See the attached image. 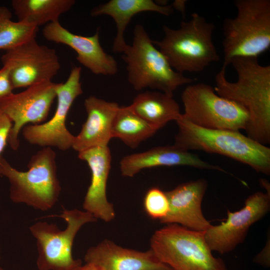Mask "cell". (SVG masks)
Segmentation results:
<instances>
[{"label": "cell", "mask_w": 270, "mask_h": 270, "mask_svg": "<svg viewBox=\"0 0 270 270\" xmlns=\"http://www.w3.org/2000/svg\"><path fill=\"white\" fill-rule=\"evenodd\" d=\"M57 84L52 80L40 82L0 100V110L12 123L8 141L12 149L19 148V134L26 124H40L46 120L56 98Z\"/></svg>", "instance_id": "cell-11"}, {"label": "cell", "mask_w": 270, "mask_h": 270, "mask_svg": "<svg viewBox=\"0 0 270 270\" xmlns=\"http://www.w3.org/2000/svg\"><path fill=\"white\" fill-rule=\"evenodd\" d=\"M186 2V0H175L172 5L174 9H176L184 15Z\"/></svg>", "instance_id": "cell-28"}, {"label": "cell", "mask_w": 270, "mask_h": 270, "mask_svg": "<svg viewBox=\"0 0 270 270\" xmlns=\"http://www.w3.org/2000/svg\"><path fill=\"white\" fill-rule=\"evenodd\" d=\"M0 270H4V269L0 267Z\"/></svg>", "instance_id": "cell-30"}, {"label": "cell", "mask_w": 270, "mask_h": 270, "mask_svg": "<svg viewBox=\"0 0 270 270\" xmlns=\"http://www.w3.org/2000/svg\"><path fill=\"white\" fill-rule=\"evenodd\" d=\"M120 166L122 175L126 177H132L145 168L163 166H186L226 172L220 166L212 164L174 145L155 147L127 155L121 160Z\"/></svg>", "instance_id": "cell-18"}, {"label": "cell", "mask_w": 270, "mask_h": 270, "mask_svg": "<svg viewBox=\"0 0 270 270\" xmlns=\"http://www.w3.org/2000/svg\"><path fill=\"white\" fill-rule=\"evenodd\" d=\"M176 122L178 130L174 145L178 148L223 155L258 172L270 174V148L266 146L239 131L201 128L186 120L182 115Z\"/></svg>", "instance_id": "cell-2"}, {"label": "cell", "mask_w": 270, "mask_h": 270, "mask_svg": "<svg viewBox=\"0 0 270 270\" xmlns=\"http://www.w3.org/2000/svg\"><path fill=\"white\" fill-rule=\"evenodd\" d=\"M76 270H103L98 266L91 262H86L84 264H82Z\"/></svg>", "instance_id": "cell-29"}, {"label": "cell", "mask_w": 270, "mask_h": 270, "mask_svg": "<svg viewBox=\"0 0 270 270\" xmlns=\"http://www.w3.org/2000/svg\"><path fill=\"white\" fill-rule=\"evenodd\" d=\"M208 183L198 179L182 184L166 192L169 202V211L161 223L177 224L190 230L206 231L210 226L202 210V202Z\"/></svg>", "instance_id": "cell-16"}, {"label": "cell", "mask_w": 270, "mask_h": 270, "mask_svg": "<svg viewBox=\"0 0 270 270\" xmlns=\"http://www.w3.org/2000/svg\"><path fill=\"white\" fill-rule=\"evenodd\" d=\"M87 113L80 132L74 136L72 148L78 152L96 147L106 146L112 138V122L119 108L116 102L90 96L85 99Z\"/></svg>", "instance_id": "cell-19"}, {"label": "cell", "mask_w": 270, "mask_h": 270, "mask_svg": "<svg viewBox=\"0 0 270 270\" xmlns=\"http://www.w3.org/2000/svg\"><path fill=\"white\" fill-rule=\"evenodd\" d=\"M80 76L81 68L74 66L66 81L58 83L54 114L46 122L24 126L22 132L27 142L42 148L55 147L62 151L72 148L74 136L66 128V120L74 101L83 92Z\"/></svg>", "instance_id": "cell-10"}, {"label": "cell", "mask_w": 270, "mask_h": 270, "mask_svg": "<svg viewBox=\"0 0 270 270\" xmlns=\"http://www.w3.org/2000/svg\"><path fill=\"white\" fill-rule=\"evenodd\" d=\"M236 16L223 24L222 66L238 57L256 58L270 47V0H236Z\"/></svg>", "instance_id": "cell-5"}, {"label": "cell", "mask_w": 270, "mask_h": 270, "mask_svg": "<svg viewBox=\"0 0 270 270\" xmlns=\"http://www.w3.org/2000/svg\"><path fill=\"white\" fill-rule=\"evenodd\" d=\"M103 270H172L160 261L151 250L139 251L122 247L105 239L90 248L84 258Z\"/></svg>", "instance_id": "cell-17"}, {"label": "cell", "mask_w": 270, "mask_h": 270, "mask_svg": "<svg viewBox=\"0 0 270 270\" xmlns=\"http://www.w3.org/2000/svg\"><path fill=\"white\" fill-rule=\"evenodd\" d=\"M12 123L4 113L0 110V156L8 144Z\"/></svg>", "instance_id": "cell-26"}, {"label": "cell", "mask_w": 270, "mask_h": 270, "mask_svg": "<svg viewBox=\"0 0 270 270\" xmlns=\"http://www.w3.org/2000/svg\"><path fill=\"white\" fill-rule=\"evenodd\" d=\"M270 208V190L257 192L245 200L239 210L227 212V218L220 224L204 231L206 241L211 250L224 254L234 250L244 240L250 226L261 220Z\"/></svg>", "instance_id": "cell-13"}, {"label": "cell", "mask_w": 270, "mask_h": 270, "mask_svg": "<svg viewBox=\"0 0 270 270\" xmlns=\"http://www.w3.org/2000/svg\"></svg>", "instance_id": "cell-31"}, {"label": "cell", "mask_w": 270, "mask_h": 270, "mask_svg": "<svg viewBox=\"0 0 270 270\" xmlns=\"http://www.w3.org/2000/svg\"><path fill=\"white\" fill-rule=\"evenodd\" d=\"M215 25L197 12L178 29L163 26L164 36L153 40L176 72H198L220 60L212 40Z\"/></svg>", "instance_id": "cell-3"}, {"label": "cell", "mask_w": 270, "mask_h": 270, "mask_svg": "<svg viewBox=\"0 0 270 270\" xmlns=\"http://www.w3.org/2000/svg\"><path fill=\"white\" fill-rule=\"evenodd\" d=\"M42 35L48 40L72 48L78 61L95 74L112 76L118 72L116 61L100 44L98 30L92 36H83L70 32L58 21L46 25Z\"/></svg>", "instance_id": "cell-14"}, {"label": "cell", "mask_w": 270, "mask_h": 270, "mask_svg": "<svg viewBox=\"0 0 270 270\" xmlns=\"http://www.w3.org/2000/svg\"><path fill=\"white\" fill-rule=\"evenodd\" d=\"M80 160L86 162L91 172L90 184L82 204L84 210L96 220L112 221L116 216L113 204L107 198V182L111 168L112 155L108 146L90 148L78 152Z\"/></svg>", "instance_id": "cell-15"}, {"label": "cell", "mask_w": 270, "mask_h": 270, "mask_svg": "<svg viewBox=\"0 0 270 270\" xmlns=\"http://www.w3.org/2000/svg\"><path fill=\"white\" fill-rule=\"evenodd\" d=\"M1 61L8 69L14 89L51 81L60 68L55 50L39 44L36 38L6 51Z\"/></svg>", "instance_id": "cell-12"}, {"label": "cell", "mask_w": 270, "mask_h": 270, "mask_svg": "<svg viewBox=\"0 0 270 270\" xmlns=\"http://www.w3.org/2000/svg\"><path fill=\"white\" fill-rule=\"evenodd\" d=\"M158 130L138 116L130 106H119L112 126V138H118L136 148Z\"/></svg>", "instance_id": "cell-23"}, {"label": "cell", "mask_w": 270, "mask_h": 270, "mask_svg": "<svg viewBox=\"0 0 270 270\" xmlns=\"http://www.w3.org/2000/svg\"><path fill=\"white\" fill-rule=\"evenodd\" d=\"M238 74L230 82L222 66L214 88L218 96L243 106L248 115L244 130L251 139L266 146L270 142V66L260 64L256 58L238 57L230 62Z\"/></svg>", "instance_id": "cell-1"}, {"label": "cell", "mask_w": 270, "mask_h": 270, "mask_svg": "<svg viewBox=\"0 0 270 270\" xmlns=\"http://www.w3.org/2000/svg\"><path fill=\"white\" fill-rule=\"evenodd\" d=\"M74 0H12V6L18 21L42 25L59 21L62 14L75 4Z\"/></svg>", "instance_id": "cell-22"}, {"label": "cell", "mask_w": 270, "mask_h": 270, "mask_svg": "<svg viewBox=\"0 0 270 270\" xmlns=\"http://www.w3.org/2000/svg\"><path fill=\"white\" fill-rule=\"evenodd\" d=\"M140 118L158 130L181 116L180 106L170 96L160 91H146L138 94L130 105Z\"/></svg>", "instance_id": "cell-21"}, {"label": "cell", "mask_w": 270, "mask_h": 270, "mask_svg": "<svg viewBox=\"0 0 270 270\" xmlns=\"http://www.w3.org/2000/svg\"><path fill=\"white\" fill-rule=\"evenodd\" d=\"M14 89L8 69L2 66L0 68V100L12 94Z\"/></svg>", "instance_id": "cell-27"}, {"label": "cell", "mask_w": 270, "mask_h": 270, "mask_svg": "<svg viewBox=\"0 0 270 270\" xmlns=\"http://www.w3.org/2000/svg\"><path fill=\"white\" fill-rule=\"evenodd\" d=\"M143 206L149 217L162 220L169 211V202L166 192L157 187L151 188L144 196Z\"/></svg>", "instance_id": "cell-25"}, {"label": "cell", "mask_w": 270, "mask_h": 270, "mask_svg": "<svg viewBox=\"0 0 270 270\" xmlns=\"http://www.w3.org/2000/svg\"><path fill=\"white\" fill-rule=\"evenodd\" d=\"M38 28L34 24L13 21L9 9L0 6V50L6 51L35 39Z\"/></svg>", "instance_id": "cell-24"}, {"label": "cell", "mask_w": 270, "mask_h": 270, "mask_svg": "<svg viewBox=\"0 0 270 270\" xmlns=\"http://www.w3.org/2000/svg\"><path fill=\"white\" fill-rule=\"evenodd\" d=\"M174 10L172 5H161L152 0H110L94 7L90 14L92 16L108 15L113 18L116 26V34L112 51L122 53L128 46L124 40V32L135 15L152 12L169 16Z\"/></svg>", "instance_id": "cell-20"}, {"label": "cell", "mask_w": 270, "mask_h": 270, "mask_svg": "<svg viewBox=\"0 0 270 270\" xmlns=\"http://www.w3.org/2000/svg\"><path fill=\"white\" fill-rule=\"evenodd\" d=\"M181 99L182 117L201 128L239 131L245 130L248 115L238 103L218 96L210 85L200 82L188 84Z\"/></svg>", "instance_id": "cell-9"}, {"label": "cell", "mask_w": 270, "mask_h": 270, "mask_svg": "<svg viewBox=\"0 0 270 270\" xmlns=\"http://www.w3.org/2000/svg\"><path fill=\"white\" fill-rule=\"evenodd\" d=\"M122 54L128 80L136 90L150 88L173 96L178 87L196 80L172 68L141 24L135 26L132 44Z\"/></svg>", "instance_id": "cell-6"}, {"label": "cell", "mask_w": 270, "mask_h": 270, "mask_svg": "<svg viewBox=\"0 0 270 270\" xmlns=\"http://www.w3.org/2000/svg\"><path fill=\"white\" fill-rule=\"evenodd\" d=\"M28 170L20 171L0 156V175L8 180L12 202L46 211L56 204L62 188L57 174L56 154L44 147L32 155Z\"/></svg>", "instance_id": "cell-4"}, {"label": "cell", "mask_w": 270, "mask_h": 270, "mask_svg": "<svg viewBox=\"0 0 270 270\" xmlns=\"http://www.w3.org/2000/svg\"><path fill=\"white\" fill-rule=\"evenodd\" d=\"M58 217L64 219L66 226L60 230L56 224L38 221L30 227L36 238L38 270H76L82 265L72 254L75 237L81 228L96 219L90 212L78 209H64Z\"/></svg>", "instance_id": "cell-8"}, {"label": "cell", "mask_w": 270, "mask_h": 270, "mask_svg": "<svg viewBox=\"0 0 270 270\" xmlns=\"http://www.w3.org/2000/svg\"><path fill=\"white\" fill-rule=\"evenodd\" d=\"M150 246L158 259L172 270H227L224 261L212 255L204 231L168 224L154 233Z\"/></svg>", "instance_id": "cell-7"}]
</instances>
